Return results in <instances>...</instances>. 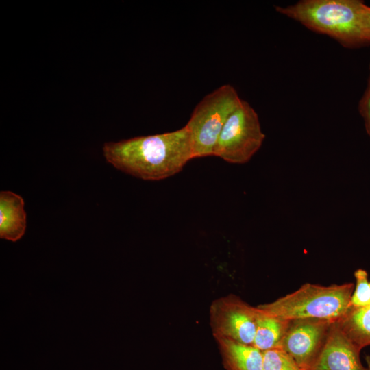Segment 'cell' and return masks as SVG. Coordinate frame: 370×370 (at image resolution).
<instances>
[{"mask_svg": "<svg viewBox=\"0 0 370 370\" xmlns=\"http://www.w3.org/2000/svg\"><path fill=\"white\" fill-rule=\"evenodd\" d=\"M103 151L115 168L145 180L173 176L194 158L186 125L171 132L106 143Z\"/></svg>", "mask_w": 370, "mask_h": 370, "instance_id": "1", "label": "cell"}, {"mask_svg": "<svg viewBox=\"0 0 370 370\" xmlns=\"http://www.w3.org/2000/svg\"><path fill=\"white\" fill-rule=\"evenodd\" d=\"M354 289L353 283L330 286L306 283L294 292L257 308L287 321L310 318L336 322L349 310Z\"/></svg>", "mask_w": 370, "mask_h": 370, "instance_id": "2", "label": "cell"}, {"mask_svg": "<svg viewBox=\"0 0 370 370\" xmlns=\"http://www.w3.org/2000/svg\"><path fill=\"white\" fill-rule=\"evenodd\" d=\"M241 101L232 86L224 84L195 106L186 125L191 136L194 158L214 156L220 133Z\"/></svg>", "mask_w": 370, "mask_h": 370, "instance_id": "3", "label": "cell"}, {"mask_svg": "<svg viewBox=\"0 0 370 370\" xmlns=\"http://www.w3.org/2000/svg\"><path fill=\"white\" fill-rule=\"evenodd\" d=\"M264 138L256 112L242 100L226 121L214 156L230 163H246L260 148Z\"/></svg>", "mask_w": 370, "mask_h": 370, "instance_id": "4", "label": "cell"}, {"mask_svg": "<svg viewBox=\"0 0 370 370\" xmlns=\"http://www.w3.org/2000/svg\"><path fill=\"white\" fill-rule=\"evenodd\" d=\"M334 323L310 318L289 320L280 348L287 352L302 370H312Z\"/></svg>", "mask_w": 370, "mask_h": 370, "instance_id": "5", "label": "cell"}, {"mask_svg": "<svg viewBox=\"0 0 370 370\" xmlns=\"http://www.w3.org/2000/svg\"><path fill=\"white\" fill-rule=\"evenodd\" d=\"M257 307L236 295H228L211 306L210 319L215 338H225L252 345L257 324Z\"/></svg>", "mask_w": 370, "mask_h": 370, "instance_id": "6", "label": "cell"}, {"mask_svg": "<svg viewBox=\"0 0 370 370\" xmlns=\"http://www.w3.org/2000/svg\"><path fill=\"white\" fill-rule=\"evenodd\" d=\"M360 352V349L343 333L336 321L312 370H370V367L362 364Z\"/></svg>", "mask_w": 370, "mask_h": 370, "instance_id": "7", "label": "cell"}, {"mask_svg": "<svg viewBox=\"0 0 370 370\" xmlns=\"http://www.w3.org/2000/svg\"><path fill=\"white\" fill-rule=\"evenodd\" d=\"M26 228V214L23 198L11 191L0 193V238L15 242Z\"/></svg>", "mask_w": 370, "mask_h": 370, "instance_id": "8", "label": "cell"}, {"mask_svg": "<svg viewBox=\"0 0 370 370\" xmlns=\"http://www.w3.org/2000/svg\"><path fill=\"white\" fill-rule=\"evenodd\" d=\"M230 370H263L262 352L253 345L216 338Z\"/></svg>", "mask_w": 370, "mask_h": 370, "instance_id": "9", "label": "cell"}, {"mask_svg": "<svg viewBox=\"0 0 370 370\" xmlns=\"http://www.w3.org/2000/svg\"><path fill=\"white\" fill-rule=\"evenodd\" d=\"M336 322L343 333L360 350L370 345V305L350 307Z\"/></svg>", "mask_w": 370, "mask_h": 370, "instance_id": "10", "label": "cell"}, {"mask_svg": "<svg viewBox=\"0 0 370 370\" xmlns=\"http://www.w3.org/2000/svg\"><path fill=\"white\" fill-rule=\"evenodd\" d=\"M257 309L258 314L256 330L252 345L262 352L280 347L288 321L267 314L258 308Z\"/></svg>", "mask_w": 370, "mask_h": 370, "instance_id": "11", "label": "cell"}, {"mask_svg": "<svg viewBox=\"0 0 370 370\" xmlns=\"http://www.w3.org/2000/svg\"><path fill=\"white\" fill-rule=\"evenodd\" d=\"M263 370H302L295 360L280 347L262 352Z\"/></svg>", "mask_w": 370, "mask_h": 370, "instance_id": "12", "label": "cell"}, {"mask_svg": "<svg viewBox=\"0 0 370 370\" xmlns=\"http://www.w3.org/2000/svg\"><path fill=\"white\" fill-rule=\"evenodd\" d=\"M356 286L351 301V308H361L370 305V282L368 274L364 269H359L354 272Z\"/></svg>", "mask_w": 370, "mask_h": 370, "instance_id": "13", "label": "cell"}, {"mask_svg": "<svg viewBox=\"0 0 370 370\" xmlns=\"http://www.w3.org/2000/svg\"><path fill=\"white\" fill-rule=\"evenodd\" d=\"M358 111L364 119L366 131L370 136V77L359 101Z\"/></svg>", "mask_w": 370, "mask_h": 370, "instance_id": "14", "label": "cell"}, {"mask_svg": "<svg viewBox=\"0 0 370 370\" xmlns=\"http://www.w3.org/2000/svg\"><path fill=\"white\" fill-rule=\"evenodd\" d=\"M369 70H370V62H369Z\"/></svg>", "mask_w": 370, "mask_h": 370, "instance_id": "15", "label": "cell"}]
</instances>
